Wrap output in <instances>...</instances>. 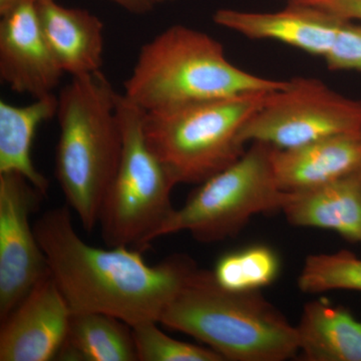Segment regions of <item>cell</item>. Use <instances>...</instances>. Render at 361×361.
Segmentation results:
<instances>
[{"mask_svg":"<svg viewBox=\"0 0 361 361\" xmlns=\"http://www.w3.org/2000/svg\"><path fill=\"white\" fill-rule=\"evenodd\" d=\"M58 360L137 361L132 326L104 313L73 312Z\"/></svg>","mask_w":361,"mask_h":361,"instance_id":"cell-18","label":"cell"},{"mask_svg":"<svg viewBox=\"0 0 361 361\" xmlns=\"http://www.w3.org/2000/svg\"><path fill=\"white\" fill-rule=\"evenodd\" d=\"M279 187L287 193L327 184L361 170V130L273 152Z\"/></svg>","mask_w":361,"mask_h":361,"instance_id":"cell-13","label":"cell"},{"mask_svg":"<svg viewBox=\"0 0 361 361\" xmlns=\"http://www.w3.org/2000/svg\"><path fill=\"white\" fill-rule=\"evenodd\" d=\"M298 287L306 294L361 292V259L348 250L310 255L299 275Z\"/></svg>","mask_w":361,"mask_h":361,"instance_id":"cell-20","label":"cell"},{"mask_svg":"<svg viewBox=\"0 0 361 361\" xmlns=\"http://www.w3.org/2000/svg\"><path fill=\"white\" fill-rule=\"evenodd\" d=\"M58 96L35 99L26 106L0 101V173H18L47 196L49 182L32 158L33 139L39 126L56 116Z\"/></svg>","mask_w":361,"mask_h":361,"instance_id":"cell-17","label":"cell"},{"mask_svg":"<svg viewBox=\"0 0 361 361\" xmlns=\"http://www.w3.org/2000/svg\"><path fill=\"white\" fill-rule=\"evenodd\" d=\"M45 42L63 73L71 78L102 71L104 23L85 9L71 8L56 0H37Z\"/></svg>","mask_w":361,"mask_h":361,"instance_id":"cell-14","label":"cell"},{"mask_svg":"<svg viewBox=\"0 0 361 361\" xmlns=\"http://www.w3.org/2000/svg\"><path fill=\"white\" fill-rule=\"evenodd\" d=\"M174 1V0H159V4H165V2Z\"/></svg>","mask_w":361,"mask_h":361,"instance_id":"cell-26","label":"cell"},{"mask_svg":"<svg viewBox=\"0 0 361 361\" xmlns=\"http://www.w3.org/2000/svg\"><path fill=\"white\" fill-rule=\"evenodd\" d=\"M290 4L316 7L342 20L361 21V0H297Z\"/></svg>","mask_w":361,"mask_h":361,"instance_id":"cell-23","label":"cell"},{"mask_svg":"<svg viewBox=\"0 0 361 361\" xmlns=\"http://www.w3.org/2000/svg\"><path fill=\"white\" fill-rule=\"evenodd\" d=\"M23 1H25V0H23ZM35 1H37V0H35Z\"/></svg>","mask_w":361,"mask_h":361,"instance_id":"cell-28","label":"cell"},{"mask_svg":"<svg viewBox=\"0 0 361 361\" xmlns=\"http://www.w3.org/2000/svg\"><path fill=\"white\" fill-rule=\"evenodd\" d=\"M295 327L304 360L361 361V319L345 308L312 301Z\"/></svg>","mask_w":361,"mask_h":361,"instance_id":"cell-16","label":"cell"},{"mask_svg":"<svg viewBox=\"0 0 361 361\" xmlns=\"http://www.w3.org/2000/svg\"><path fill=\"white\" fill-rule=\"evenodd\" d=\"M158 323L147 322L132 327L137 361H224L212 348L167 336Z\"/></svg>","mask_w":361,"mask_h":361,"instance_id":"cell-21","label":"cell"},{"mask_svg":"<svg viewBox=\"0 0 361 361\" xmlns=\"http://www.w3.org/2000/svg\"><path fill=\"white\" fill-rule=\"evenodd\" d=\"M45 195L18 173H0V322L49 273L30 223Z\"/></svg>","mask_w":361,"mask_h":361,"instance_id":"cell-9","label":"cell"},{"mask_svg":"<svg viewBox=\"0 0 361 361\" xmlns=\"http://www.w3.org/2000/svg\"><path fill=\"white\" fill-rule=\"evenodd\" d=\"M65 73L45 42L35 0H25L0 20V78L33 99L49 96Z\"/></svg>","mask_w":361,"mask_h":361,"instance_id":"cell-11","label":"cell"},{"mask_svg":"<svg viewBox=\"0 0 361 361\" xmlns=\"http://www.w3.org/2000/svg\"><path fill=\"white\" fill-rule=\"evenodd\" d=\"M280 270L277 254L270 247L255 245L220 258L212 271L216 281L234 291L260 290L275 281Z\"/></svg>","mask_w":361,"mask_h":361,"instance_id":"cell-19","label":"cell"},{"mask_svg":"<svg viewBox=\"0 0 361 361\" xmlns=\"http://www.w3.org/2000/svg\"><path fill=\"white\" fill-rule=\"evenodd\" d=\"M269 92L145 111V137L177 184L200 185L245 153L242 130Z\"/></svg>","mask_w":361,"mask_h":361,"instance_id":"cell-5","label":"cell"},{"mask_svg":"<svg viewBox=\"0 0 361 361\" xmlns=\"http://www.w3.org/2000/svg\"><path fill=\"white\" fill-rule=\"evenodd\" d=\"M331 71H361V23L344 20L324 59Z\"/></svg>","mask_w":361,"mask_h":361,"instance_id":"cell-22","label":"cell"},{"mask_svg":"<svg viewBox=\"0 0 361 361\" xmlns=\"http://www.w3.org/2000/svg\"><path fill=\"white\" fill-rule=\"evenodd\" d=\"M297 1V0H286L287 4H290V2Z\"/></svg>","mask_w":361,"mask_h":361,"instance_id":"cell-27","label":"cell"},{"mask_svg":"<svg viewBox=\"0 0 361 361\" xmlns=\"http://www.w3.org/2000/svg\"><path fill=\"white\" fill-rule=\"evenodd\" d=\"M118 114L122 155L102 204L99 224L106 245L142 251L174 212L171 195L178 184L146 141L145 111L118 92Z\"/></svg>","mask_w":361,"mask_h":361,"instance_id":"cell-6","label":"cell"},{"mask_svg":"<svg viewBox=\"0 0 361 361\" xmlns=\"http://www.w3.org/2000/svg\"><path fill=\"white\" fill-rule=\"evenodd\" d=\"M71 313L49 272L1 322L0 361L56 360Z\"/></svg>","mask_w":361,"mask_h":361,"instance_id":"cell-10","label":"cell"},{"mask_svg":"<svg viewBox=\"0 0 361 361\" xmlns=\"http://www.w3.org/2000/svg\"><path fill=\"white\" fill-rule=\"evenodd\" d=\"M33 225L71 312L104 313L132 327L160 323L169 304L199 269L185 254L149 265L137 249L90 245L75 232L66 207L47 211Z\"/></svg>","mask_w":361,"mask_h":361,"instance_id":"cell-1","label":"cell"},{"mask_svg":"<svg viewBox=\"0 0 361 361\" xmlns=\"http://www.w3.org/2000/svg\"><path fill=\"white\" fill-rule=\"evenodd\" d=\"M160 323L203 342L224 360L284 361L298 353L295 325L260 290L226 289L210 270L196 271Z\"/></svg>","mask_w":361,"mask_h":361,"instance_id":"cell-4","label":"cell"},{"mask_svg":"<svg viewBox=\"0 0 361 361\" xmlns=\"http://www.w3.org/2000/svg\"><path fill=\"white\" fill-rule=\"evenodd\" d=\"M213 20L247 39L274 40L324 59L344 20L316 7L287 4L275 13L221 8L214 13Z\"/></svg>","mask_w":361,"mask_h":361,"instance_id":"cell-12","label":"cell"},{"mask_svg":"<svg viewBox=\"0 0 361 361\" xmlns=\"http://www.w3.org/2000/svg\"><path fill=\"white\" fill-rule=\"evenodd\" d=\"M116 6L134 14H146L159 4V0H110Z\"/></svg>","mask_w":361,"mask_h":361,"instance_id":"cell-24","label":"cell"},{"mask_svg":"<svg viewBox=\"0 0 361 361\" xmlns=\"http://www.w3.org/2000/svg\"><path fill=\"white\" fill-rule=\"evenodd\" d=\"M361 130V101L342 96L314 78L296 77L271 92L242 130V141L297 148Z\"/></svg>","mask_w":361,"mask_h":361,"instance_id":"cell-8","label":"cell"},{"mask_svg":"<svg viewBox=\"0 0 361 361\" xmlns=\"http://www.w3.org/2000/svg\"><path fill=\"white\" fill-rule=\"evenodd\" d=\"M233 65L208 33L172 25L142 45L123 94L146 113L281 89Z\"/></svg>","mask_w":361,"mask_h":361,"instance_id":"cell-2","label":"cell"},{"mask_svg":"<svg viewBox=\"0 0 361 361\" xmlns=\"http://www.w3.org/2000/svg\"><path fill=\"white\" fill-rule=\"evenodd\" d=\"M274 147L251 142L238 160L201 183L174 212L157 239L188 232L203 243L232 238L253 216L281 211L287 199L273 167Z\"/></svg>","mask_w":361,"mask_h":361,"instance_id":"cell-7","label":"cell"},{"mask_svg":"<svg viewBox=\"0 0 361 361\" xmlns=\"http://www.w3.org/2000/svg\"><path fill=\"white\" fill-rule=\"evenodd\" d=\"M281 212L296 227L329 230L361 243V170L319 187L287 193Z\"/></svg>","mask_w":361,"mask_h":361,"instance_id":"cell-15","label":"cell"},{"mask_svg":"<svg viewBox=\"0 0 361 361\" xmlns=\"http://www.w3.org/2000/svg\"><path fill=\"white\" fill-rule=\"evenodd\" d=\"M118 94L101 71L71 78L58 96L56 180L87 232L99 224L122 155Z\"/></svg>","mask_w":361,"mask_h":361,"instance_id":"cell-3","label":"cell"},{"mask_svg":"<svg viewBox=\"0 0 361 361\" xmlns=\"http://www.w3.org/2000/svg\"><path fill=\"white\" fill-rule=\"evenodd\" d=\"M23 0H0V16L6 13L14 6H18Z\"/></svg>","mask_w":361,"mask_h":361,"instance_id":"cell-25","label":"cell"}]
</instances>
